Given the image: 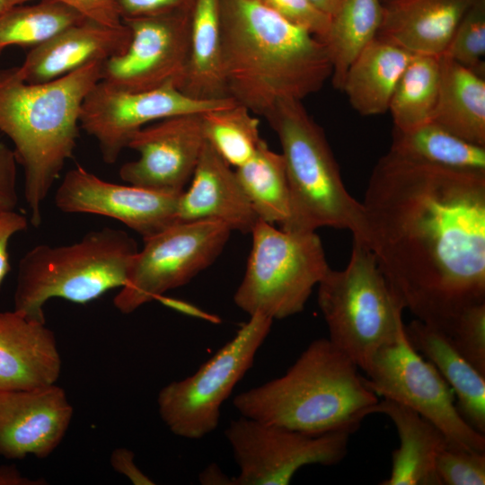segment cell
<instances>
[{
    "instance_id": "obj_22",
    "label": "cell",
    "mask_w": 485,
    "mask_h": 485,
    "mask_svg": "<svg viewBox=\"0 0 485 485\" xmlns=\"http://www.w3.org/2000/svg\"><path fill=\"white\" fill-rule=\"evenodd\" d=\"M374 413L388 417L396 428L400 445L392 454V469L382 485H440L436 463L450 445L432 423L410 408L388 399L376 403Z\"/></svg>"
},
{
    "instance_id": "obj_3",
    "label": "cell",
    "mask_w": 485,
    "mask_h": 485,
    "mask_svg": "<svg viewBox=\"0 0 485 485\" xmlns=\"http://www.w3.org/2000/svg\"><path fill=\"white\" fill-rule=\"evenodd\" d=\"M103 62L42 84L0 70V132L13 144L24 175L30 222H42V204L76 147L83 101L101 78Z\"/></svg>"
},
{
    "instance_id": "obj_14",
    "label": "cell",
    "mask_w": 485,
    "mask_h": 485,
    "mask_svg": "<svg viewBox=\"0 0 485 485\" xmlns=\"http://www.w3.org/2000/svg\"><path fill=\"white\" fill-rule=\"evenodd\" d=\"M191 10L123 19L130 31L127 49L102 63L101 81L143 92L183 80L190 47Z\"/></svg>"
},
{
    "instance_id": "obj_31",
    "label": "cell",
    "mask_w": 485,
    "mask_h": 485,
    "mask_svg": "<svg viewBox=\"0 0 485 485\" xmlns=\"http://www.w3.org/2000/svg\"><path fill=\"white\" fill-rule=\"evenodd\" d=\"M85 17L53 0L18 4L0 15V54L7 47L39 46Z\"/></svg>"
},
{
    "instance_id": "obj_2",
    "label": "cell",
    "mask_w": 485,
    "mask_h": 485,
    "mask_svg": "<svg viewBox=\"0 0 485 485\" xmlns=\"http://www.w3.org/2000/svg\"><path fill=\"white\" fill-rule=\"evenodd\" d=\"M219 22L227 94L252 113L302 101L331 78L324 43L257 0H219Z\"/></svg>"
},
{
    "instance_id": "obj_18",
    "label": "cell",
    "mask_w": 485,
    "mask_h": 485,
    "mask_svg": "<svg viewBox=\"0 0 485 485\" xmlns=\"http://www.w3.org/2000/svg\"><path fill=\"white\" fill-rule=\"evenodd\" d=\"M129 41L130 31L124 22L110 26L85 18L31 48L16 72L28 84L47 83L121 55Z\"/></svg>"
},
{
    "instance_id": "obj_12",
    "label": "cell",
    "mask_w": 485,
    "mask_h": 485,
    "mask_svg": "<svg viewBox=\"0 0 485 485\" xmlns=\"http://www.w3.org/2000/svg\"><path fill=\"white\" fill-rule=\"evenodd\" d=\"M352 433L310 435L242 416L225 431L239 467L234 485H287L304 466L337 464L348 453Z\"/></svg>"
},
{
    "instance_id": "obj_40",
    "label": "cell",
    "mask_w": 485,
    "mask_h": 485,
    "mask_svg": "<svg viewBox=\"0 0 485 485\" xmlns=\"http://www.w3.org/2000/svg\"><path fill=\"white\" fill-rule=\"evenodd\" d=\"M27 227L26 216L15 210L0 214V287L11 270L9 242L15 234L26 230Z\"/></svg>"
},
{
    "instance_id": "obj_35",
    "label": "cell",
    "mask_w": 485,
    "mask_h": 485,
    "mask_svg": "<svg viewBox=\"0 0 485 485\" xmlns=\"http://www.w3.org/2000/svg\"><path fill=\"white\" fill-rule=\"evenodd\" d=\"M440 485H484L485 452L448 445L438 455Z\"/></svg>"
},
{
    "instance_id": "obj_30",
    "label": "cell",
    "mask_w": 485,
    "mask_h": 485,
    "mask_svg": "<svg viewBox=\"0 0 485 485\" xmlns=\"http://www.w3.org/2000/svg\"><path fill=\"white\" fill-rule=\"evenodd\" d=\"M439 79V57L414 55L390 101L388 110L395 129L408 130L432 120Z\"/></svg>"
},
{
    "instance_id": "obj_29",
    "label": "cell",
    "mask_w": 485,
    "mask_h": 485,
    "mask_svg": "<svg viewBox=\"0 0 485 485\" xmlns=\"http://www.w3.org/2000/svg\"><path fill=\"white\" fill-rule=\"evenodd\" d=\"M234 171L259 219L284 226L290 217L291 201L282 154L261 139L251 158Z\"/></svg>"
},
{
    "instance_id": "obj_27",
    "label": "cell",
    "mask_w": 485,
    "mask_h": 485,
    "mask_svg": "<svg viewBox=\"0 0 485 485\" xmlns=\"http://www.w3.org/2000/svg\"><path fill=\"white\" fill-rule=\"evenodd\" d=\"M390 152L445 169L485 173V146L468 142L433 120L408 130H393Z\"/></svg>"
},
{
    "instance_id": "obj_45",
    "label": "cell",
    "mask_w": 485,
    "mask_h": 485,
    "mask_svg": "<svg viewBox=\"0 0 485 485\" xmlns=\"http://www.w3.org/2000/svg\"><path fill=\"white\" fill-rule=\"evenodd\" d=\"M345 0H310L320 11L330 17L337 13Z\"/></svg>"
},
{
    "instance_id": "obj_6",
    "label": "cell",
    "mask_w": 485,
    "mask_h": 485,
    "mask_svg": "<svg viewBox=\"0 0 485 485\" xmlns=\"http://www.w3.org/2000/svg\"><path fill=\"white\" fill-rule=\"evenodd\" d=\"M136 241L125 231L102 227L67 245L39 244L20 260L13 310L46 323L43 307L50 298L87 304L127 282Z\"/></svg>"
},
{
    "instance_id": "obj_4",
    "label": "cell",
    "mask_w": 485,
    "mask_h": 485,
    "mask_svg": "<svg viewBox=\"0 0 485 485\" xmlns=\"http://www.w3.org/2000/svg\"><path fill=\"white\" fill-rule=\"evenodd\" d=\"M357 366L327 338L311 342L281 376L237 394L242 417L310 435L355 432L379 401Z\"/></svg>"
},
{
    "instance_id": "obj_25",
    "label": "cell",
    "mask_w": 485,
    "mask_h": 485,
    "mask_svg": "<svg viewBox=\"0 0 485 485\" xmlns=\"http://www.w3.org/2000/svg\"><path fill=\"white\" fill-rule=\"evenodd\" d=\"M432 120L454 135L485 146V79L442 55Z\"/></svg>"
},
{
    "instance_id": "obj_19",
    "label": "cell",
    "mask_w": 485,
    "mask_h": 485,
    "mask_svg": "<svg viewBox=\"0 0 485 485\" xmlns=\"http://www.w3.org/2000/svg\"><path fill=\"white\" fill-rule=\"evenodd\" d=\"M191 178V185L179 197L177 222L211 220L231 231L251 232L259 217L235 171L206 140Z\"/></svg>"
},
{
    "instance_id": "obj_38",
    "label": "cell",
    "mask_w": 485,
    "mask_h": 485,
    "mask_svg": "<svg viewBox=\"0 0 485 485\" xmlns=\"http://www.w3.org/2000/svg\"><path fill=\"white\" fill-rule=\"evenodd\" d=\"M34 0H13V6ZM66 4L85 18L110 25L123 23L114 0H53Z\"/></svg>"
},
{
    "instance_id": "obj_13",
    "label": "cell",
    "mask_w": 485,
    "mask_h": 485,
    "mask_svg": "<svg viewBox=\"0 0 485 485\" xmlns=\"http://www.w3.org/2000/svg\"><path fill=\"white\" fill-rule=\"evenodd\" d=\"M232 98L198 100L173 84L143 92H128L99 81L85 96L80 128L98 143L102 160L114 163L131 137L141 128L165 118L202 114L227 108Z\"/></svg>"
},
{
    "instance_id": "obj_16",
    "label": "cell",
    "mask_w": 485,
    "mask_h": 485,
    "mask_svg": "<svg viewBox=\"0 0 485 485\" xmlns=\"http://www.w3.org/2000/svg\"><path fill=\"white\" fill-rule=\"evenodd\" d=\"M204 143L201 114L158 120L131 137L128 147L139 156L120 167L119 177L128 184L180 195L193 175Z\"/></svg>"
},
{
    "instance_id": "obj_33",
    "label": "cell",
    "mask_w": 485,
    "mask_h": 485,
    "mask_svg": "<svg viewBox=\"0 0 485 485\" xmlns=\"http://www.w3.org/2000/svg\"><path fill=\"white\" fill-rule=\"evenodd\" d=\"M443 55L484 75L485 0H477L466 12Z\"/></svg>"
},
{
    "instance_id": "obj_28",
    "label": "cell",
    "mask_w": 485,
    "mask_h": 485,
    "mask_svg": "<svg viewBox=\"0 0 485 485\" xmlns=\"http://www.w3.org/2000/svg\"><path fill=\"white\" fill-rule=\"evenodd\" d=\"M384 7L382 0H345L331 17L321 40L331 64V83L337 90H341L351 64L377 36Z\"/></svg>"
},
{
    "instance_id": "obj_9",
    "label": "cell",
    "mask_w": 485,
    "mask_h": 485,
    "mask_svg": "<svg viewBox=\"0 0 485 485\" xmlns=\"http://www.w3.org/2000/svg\"><path fill=\"white\" fill-rule=\"evenodd\" d=\"M272 322L271 318L261 313L250 315L234 337L197 372L161 389L158 411L174 435L200 439L216 428L222 404L252 366Z\"/></svg>"
},
{
    "instance_id": "obj_42",
    "label": "cell",
    "mask_w": 485,
    "mask_h": 485,
    "mask_svg": "<svg viewBox=\"0 0 485 485\" xmlns=\"http://www.w3.org/2000/svg\"><path fill=\"white\" fill-rule=\"evenodd\" d=\"M157 301L166 305L167 307L179 311L182 313L192 315L194 317H198L200 319H204L214 323L219 322V319L216 318V316L209 314L207 313H205L204 311L198 309V307L185 301L168 297L163 295L159 296L157 298Z\"/></svg>"
},
{
    "instance_id": "obj_32",
    "label": "cell",
    "mask_w": 485,
    "mask_h": 485,
    "mask_svg": "<svg viewBox=\"0 0 485 485\" xmlns=\"http://www.w3.org/2000/svg\"><path fill=\"white\" fill-rule=\"evenodd\" d=\"M251 113L245 106L236 103L201 114L205 140L235 168L251 158L261 141L260 120Z\"/></svg>"
},
{
    "instance_id": "obj_46",
    "label": "cell",
    "mask_w": 485,
    "mask_h": 485,
    "mask_svg": "<svg viewBox=\"0 0 485 485\" xmlns=\"http://www.w3.org/2000/svg\"><path fill=\"white\" fill-rule=\"evenodd\" d=\"M13 6V0H0V15Z\"/></svg>"
},
{
    "instance_id": "obj_7",
    "label": "cell",
    "mask_w": 485,
    "mask_h": 485,
    "mask_svg": "<svg viewBox=\"0 0 485 485\" xmlns=\"http://www.w3.org/2000/svg\"><path fill=\"white\" fill-rule=\"evenodd\" d=\"M317 286L329 340L365 372L404 326V309L366 242L353 237L347 267L330 268Z\"/></svg>"
},
{
    "instance_id": "obj_24",
    "label": "cell",
    "mask_w": 485,
    "mask_h": 485,
    "mask_svg": "<svg viewBox=\"0 0 485 485\" xmlns=\"http://www.w3.org/2000/svg\"><path fill=\"white\" fill-rule=\"evenodd\" d=\"M413 54L376 36L347 71L343 91L351 107L363 116L388 111L396 84Z\"/></svg>"
},
{
    "instance_id": "obj_10",
    "label": "cell",
    "mask_w": 485,
    "mask_h": 485,
    "mask_svg": "<svg viewBox=\"0 0 485 485\" xmlns=\"http://www.w3.org/2000/svg\"><path fill=\"white\" fill-rule=\"evenodd\" d=\"M231 234L223 223L177 222L144 238L132 261L128 280L113 299L128 314L165 292L189 283L222 252Z\"/></svg>"
},
{
    "instance_id": "obj_26",
    "label": "cell",
    "mask_w": 485,
    "mask_h": 485,
    "mask_svg": "<svg viewBox=\"0 0 485 485\" xmlns=\"http://www.w3.org/2000/svg\"><path fill=\"white\" fill-rule=\"evenodd\" d=\"M179 89L198 100L229 97L223 73L219 0L194 1L188 63Z\"/></svg>"
},
{
    "instance_id": "obj_1",
    "label": "cell",
    "mask_w": 485,
    "mask_h": 485,
    "mask_svg": "<svg viewBox=\"0 0 485 485\" xmlns=\"http://www.w3.org/2000/svg\"><path fill=\"white\" fill-rule=\"evenodd\" d=\"M366 243L394 296L447 335L485 303V173L445 169L390 151L363 202Z\"/></svg>"
},
{
    "instance_id": "obj_44",
    "label": "cell",
    "mask_w": 485,
    "mask_h": 485,
    "mask_svg": "<svg viewBox=\"0 0 485 485\" xmlns=\"http://www.w3.org/2000/svg\"><path fill=\"white\" fill-rule=\"evenodd\" d=\"M198 481L204 485H234V478L228 477L216 463L207 466L199 473Z\"/></svg>"
},
{
    "instance_id": "obj_41",
    "label": "cell",
    "mask_w": 485,
    "mask_h": 485,
    "mask_svg": "<svg viewBox=\"0 0 485 485\" xmlns=\"http://www.w3.org/2000/svg\"><path fill=\"white\" fill-rule=\"evenodd\" d=\"M111 467L126 476L135 485H154L155 482L145 474L135 463V454L128 448H116L110 458Z\"/></svg>"
},
{
    "instance_id": "obj_8",
    "label": "cell",
    "mask_w": 485,
    "mask_h": 485,
    "mask_svg": "<svg viewBox=\"0 0 485 485\" xmlns=\"http://www.w3.org/2000/svg\"><path fill=\"white\" fill-rule=\"evenodd\" d=\"M251 234L252 247L234 304L249 315L272 320L299 313L330 269L320 237L277 229L260 219Z\"/></svg>"
},
{
    "instance_id": "obj_47",
    "label": "cell",
    "mask_w": 485,
    "mask_h": 485,
    "mask_svg": "<svg viewBox=\"0 0 485 485\" xmlns=\"http://www.w3.org/2000/svg\"><path fill=\"white\" fill-rule=\"evenodd\" d=\"M382 1H383L384 4H385V3H388V2L392 1V0H382Z\"/></svg>"
},
{
    "instance_id": "obj_20",
    "label": "cell",
    "mask_w": 485,
    "mask_h": 485,
    "mask_svg": "<svg viewBox=\"0 0 485 485\" xmlns=\"http://www.w3.org/2000/svg\"><path fill=\"white\" fill-rule=\"evenodd\" d=\"M62 361L54 332L46 323L17 312H0V392L55 384Z\"/></svg>"
},
{
    "instance_id": "obj_11",
    "label": "cell",
    "mask_w": 485,
    "mask_h": 485,
    "mask_svg": "<svg viewBox=\"0 0 485 485\" xmlns=\"http://www.w3.org/2000/svg\"><path fill=\"white\" fill-rule=\"evenodd\" d=\"M366 386L378 397L404 405L435 425L451 445L485 452V436L458 410L454 394L435 366L409 342L404 326L381 348L365 371Z\"/></svg>"
},
{
    "instance_id": "obj_39",
    "label": "cell",
    "mask_w": 485,
    "mask_h": 485,
    "mask_svg": "<svg viewBox=\"0 0 485 485\" xmlns=\"http://www.w3.org/2000/svg\"><path fill=\"white\" fill-rule=\"evenodd\" d=\"M16 163L13 150L0 138V214L14 210L18 203Z\"/></svg>"
},
{
    "instance_id": "obj_34",
    "label": "cell",
    "mask_w": 485,
    "mask_h": 485,
    "mask_svg": "<svg viewBox=\"0 0 485 485\" xmlns=\"http://www.w3.org/2000/svg\"><path fill=\"white\" fill-rule=\"evenodd\" d=\"M446 336L460 354L485 375V303L465 308Z\"/></svg>"
},
{
    "instance_id": "obj_21",
    "label": "cell",
    "mask_w": 485,
    "mask_h": 485,
    "mask_svg": "<svg viewBox=\"0 0 485 485\" xmlns=\"http://www.w3.org/2000/svg\"><path fill=\"white\" fill-rule=\"evenodd\" d=\"M477 0H392L384 4L377 36L413 55L442 56Z\"/></svg>"
},
{
    "instance_id": "obj_36",
    "label": "cell",
    "mask_w": 485,
    "mask_h": 485,
    "mask_svg": "<svg viewBox=\"0 0 485 485\" xmlns=\"http://www.w3.org/2000/svg\"><path fill=\"white\" fill-rule=\"evenodd\" d=\"M288 22L300 26L320 40L325 35L331 17L310 0H257Z\"/></svg>"
},
{
    "instance_id": "obj_43",
    "label": "cell",
    "mask_w": 485,
    "mask_h": 485,
    "mask_svg": "<svg viewBox=\"0 0 485 485\" xmlns=\"http://www.w3.org/2000/svg\"><path fill=\"white\" fill-rule=\"evenodd\" d=\"M44 479H30L23 476L14 465L0 466V485H45Z\"/></svg>"
},
{
    "instance_id": "obj_17",
    "label": "cell",
    "mask_w": 485,
    "mask_h": 485,
    "mask_svg": "<svg viewBox=\"0 0 485 485\" xmlns=\"http://www.w3.org/2000/svg\"><path fill=\"white\" fill-rule=\"evenodd\" d=\"M73 413L65 391L56 384L0 392V456L48 457L63 440Z\"/></svg>"
},
{
    "instance_id": "obj_23",
    "label": "cell",
    "mask_w": 485,
    "mask_h": 485,
    "mask_svg": "<svg viewBox=\"0 0 485 485\" xmlns=\"http://www.w3.org/2000/svg\"><path fill=\"white\" fill-rule=\"evenodd\" d=\"M410 345L428 360L451 387L463 418L485 434V375L454 348L446 335L419 320L404 324Z\"/></svg>"
},
{
    "instance_id": "obj_5",
    "label": "cell",
    "mask_w": 485,
    "mask_h": 485,
    "mask_svg": "<svg viewBox=\"0 0 485 485\" xmlns=\"http://www.w3.org/2000/svg\"><path fill=\"white\" fill-rule=\"evenodd\" d=\"M265 118L279 139L290 192V217L281 229L330 226L366 242L363 206L346 190L324 131L302 101L281 100Z\"/></svg>"
},
{
    "instance_id": "obj_37",
    "label": "cell",
    "mask_w": 485,
    "mask_h": 485,
    "mask_svg": "<svg viewBox=\"0 0 485 485\" xmlns=\"http://www.w3.org/2000/svg\"><path fill=\"white\" fill-rule=\"evenodd\" d=\"M121 19L192 9L195 0H114Z\"/></svg>"
},
{
    "instance_id": "obj_15",
    "label": "cell",
    "mask_w": 485,
    "mask_h": 485,
    "mask_svg": "<svg viewBox=\"0 0 485 485\" xmlns=\"http://www.w3.org/2000/svg\"><path fill=\"white\" fill-rule=\"evenodd\" d=\"M180 195L109 182L78 165L65 174L54 201L64 213L116 219L144 239L177 223Z\"/></svg>"
}]
</instances>
